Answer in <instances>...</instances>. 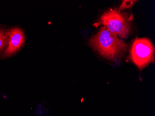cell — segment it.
Listing matches in <instances>:
<instances>
[{"mask_svg": "<svg viewBox=\"0 0 155 116\" xmlns=\"http://www.w3.org/2000/svg\"><path fill=\"white\" fill-rule=\"evenodd\" d=\"M9 37L8 47L3 54L4 57H9L20 48L24 41L23 32L19 28H14L8 31Z\"/></svg>", "mask_w": 155, "mask_h": 116, "instance_id": "obj_4", "label": "cell"}, {"mask_svg": "<svg viewBox=\"0 0 155 116\" xmlns=\"http://www.w3.org/2000/svg\"><path fill=\"white\" fill-rule=\"evenodd\" d=\"M137 1H133V0H125L123 1L122 2L121 4L119 7V10L122 11L125 8H130L133 6L135 2Z\"/></svg>", "mask_w": 155, "mask_h": 116, "instance_id": "obj_6", "label": "cell"}, {"mask_svg": "<svg viewBox=\"0 0 155 116\" xmlns=\"http://www.w3.org/2000/svg\"><path fill=\"white\" fill-rule=\"evenodd\" d=\"M133 16H128L117 8H110L101 16L100 23L112 33L118 35L121 38L128 37L131 28Z\"/></svg>", "mask_w": 155, "mask_h": 116, "instance_id": "obj_2", "label": "cell"}, {"mask_svg": "<svg viewBox=\"0 0 155 116\" xmlns=\"http://www.w3.org/2000/svg\"><path fill=\"white\" fill-rule=\"evenodd\" d=\"M9 37L8 33L0 28V52L8 45Z\"/></svg>", "mask_w": 155, "mask_h": 116, "instance_id": "obj_5", "label": "cell"}, {"mask_svg": "<svg viewBox=\"0 0 155 116\" xmlns=\"http://www.w3.org/2000/svg\"><path fill=\"white\" fill-rule=\"evenodd\" d=\"M90 45L102 56L115 61L121 57L127 50V45L119 39L116 34L102 27L100 31L91 38Z\"/></svg>", "mask_w": 155, "mask_h": 116, "instance_id": "obj_1", "label": "cell"}, {"mask_svg": "<svg viewBox=\"0 0 155 116\" xmlns=\"http://www.w3.org/2000/svg\"><path fill=\"white\" fill-rule=\"evenodd\" d=\"M154 46L147 38H136L131 44L130 59L140 70L154 61Z\"/></svg>", "mask_w": 155, "mask_h": 116, "instance_id": "obj_3", "label": "cell"}]
</instances>
